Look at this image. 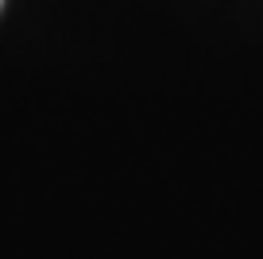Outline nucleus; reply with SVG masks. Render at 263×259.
Instances as JSON below:
<instances>
[{
    "label": "nucleus",
    "mask_w": 263,
    "mask_h": 259,
    "mask_svg": "<svg viewBox=\"0 0 263 259\" xmlns=\"http://www.w3.org/2000/svg\"><path fill=\"white\" fill-rule=\"evenodd\" d=\"M0 4H4V0H0Z\"/></svg>",
    "instance_id": "obj_1"
}]
</instances>
